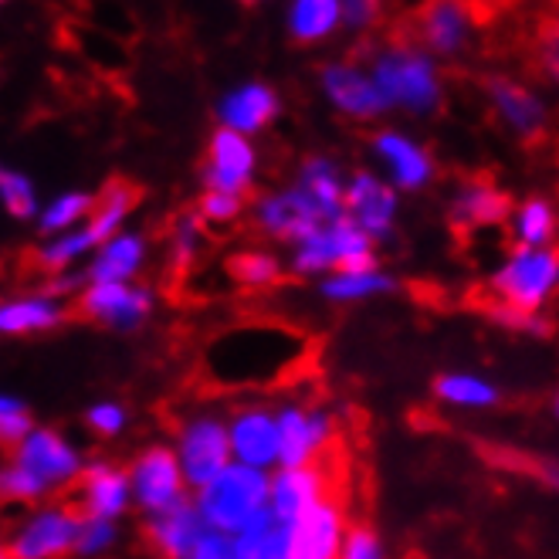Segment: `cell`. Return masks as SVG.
<instances>
[{
  "instance_id": "6da1fadb",
  "label": "cell",
  "mask_w": 559,
  "mask_h": 559,
  "mask_svg": "<svg viewBox=\"0 0 559 559\" xmlns=\"http://www.w3.org/2000/svg\"><path fill=\"white\" fill-rule=\"evenodd\" d=\"M309 353V340L278 319H241L204 346L201 367L217 390H265L285 380Z\"/></svg>"
},
{
  "instance_id": "7a4b0ae2",
  "label": "cell",
  "mask_w": 559,
  "mask_h": 559,
  "mask_svg": "<svg viewBox=\"0 0 559 559\" xmlns=\"http://www.w3.org/2000/svg\"><path fill=\"white\" fill-rule=\"evenodd\" d=\"M88 457L75 438L51 424H38L24 441L8 448V462L0 468V496L8 506H41L61 491L79 488Z\"/></svg>"
},
{
  "instance_id": "3957f363",
  "label": "cell",
  "mask_w": 559,
  "mask_h": 559,
  "mask_svg": "<svg viewBox=\"0 0 559 559\" xmlns=\"http://www.w3.org/2000/svg\"><path fill=\"white\" fill-rule=\"evenodd\" d=\"M272 499V472L248 468V465H227L217 478L193 491V506L201 509L214 533L235 536L261 512H269Z\"/></svg>"
},
{
  "instance_id": "277c9868",
  "label": "cell",
  "mask_w": 559,
  "mask_h": 559,
  "mask_svg": "<svg viewBox=\"0 0 559 559\" xmlns=\"http://www.w3.org/2000/svg\"><path fill=\"white\" fill-rule=\"evenodd\" d=\"M82 509L69 499H51L21 509L8 525L4 556L11 559H72L82 533Z\"/></svg>"
},
{
  "instance_id": "5b68a950",
  "label": "cell",
  "mask_w": 559,
  "mask_h": 559,
  "mask_svg": "<svg viewBox=\"0 0 559 559\" xmlns=\"http://www.w3.org/2000/svg\"><path fill=\"white\" fill-rule=\"evenodd\" d=\"M488 295L519 312H543L559 295V248H512L488 275Z\"/></svg>"
},
{
  "instance_id": "8992f818",
  "label": "cell",
  "mask_w": 559,
  "mask_h": 559,
  "mask_svg": "<svg viewBox=\"0 0 559 559\" xmlns=\"http://www.w3.org/2000/svg\"><path fill=\"white\" fill-rule=\"evenodd\" d=\"M170 444L177 451V462L187 475V485L197 491L211 478H217L227 465H235L231 431H227V411L221 407H193L183 411L174 424Z\"/></svg>"
},
{
  "instance_id": "52a82bcc",
  "label": "cell",
  "mask_w": 559,
  "mask_h": 559,
  "mask_svg": "<svg viewBox=\"0 0 559 559\" xmlns=\"http://www.w3.org/2000/svg\"><path fill=\"white\" fill-rule=\"evenodd\" d=\"M380 265L377 241L356 227L346 214L322 224L316 235L288 251V272L295 278H325L340 269H373Z\"/></svg>"
},
{
  "instance_id": "ba28073f",
  "label": "cell",
  "mask_w": 559,
  "mask_h": 559,
  "mask_svg": "<svg viewBox=\"0 0 559 559\" xmlns=\"http://www.w3.org/2000/svg\"><path fill=\"white\" fill-rule=\"evenodd\" d=\"M129 481H133V502L136 512L159 515L167 509H177L193 499V488L187 485V475L177 462V451L170 441H153L129 457Z\"/></svg>"
},
{
  "instance_id": "9c48e42d",
  "label": "cell",
  "mask_w": 559,
  "mask_h": 559,
  "mask_svg": "<svg viewBox=\"0 0 559 559\" xmlns=\"http://www.w3.org/2000/svg\"><path fill=\"white\" fill-rule=\"evenodd\" d=\"M278 435H282V457L278 468H306L319 465L333 451L340 424L336 414L316 401H282L275 404Z\"/></svg>"
},
{
  "instance_id": "30bf717a",
  "label": "cell",
  "mask_w": 559,
  "mask_h": 559,
  "mask_svg": "<svg viewBox=\"0 0 559 559\" xmlns=\"http://www.w3.org/2000/svg\"><path fill=\"white\" fill-rule=\"evenodd\" d=\"M322 224H329V217L319 211V204L299 183L261 193L251 201V227L265 241H275V245L295 248L309 235H316Z\"/></svg>"
},
{
  "instance_id": "8fae6325",
  "label": "cell",
  "mask_w": 559,
  "mask_h": 559,
  "mask_svg": "<svg viewBox=\"0 0 559 559\" xmlns=\"http://www.w3.org/2000/svg\"><path fill=\"white\" fill-rule=\"evenodd\" d=\"M393 48L377 61V88L383 92L386 106H404L411 112H431L441 98L435 69L414 45L390 41Z\"/></svg>"
},
{
  "instance_id": "7c38bea8",
  "label": "cell",
  "mask_w": 559,
  "mask_h": 559,
  "mask_svg": "<svg viewBox=\"0 0 559 559\" xmlns=\"http://www.w3.org/2000/svg\"><path fill=\"white\" fill-rule=\"evenodd\" d=\"M79 312L109 329V333H140L156 312V292L140 282H116V285H85L79 295Z\"/></svg>"
},
{
  "instance_id": "4fadbf2b",
  "label": "cell",
  "mask_w": 559,
  "mask_h": 559,
  "mask_svg": "<svg viewBox=\"0 0 559 559\" xmlns=\"http://www.w3.org/2000/svg\"><path fill=\"white\" fill-rule=\"evenodd\" d=\"M227 431H231L235 462L261 472H275L282 457V435L275 404L265 401H238L227 407Z\"/></svg>"
},
{
  "instance_id": "5bb4252c",
  "label": "cell",
  "mask_w": 559,
  "mask_h": 559,
  "mask_svg": "<svg viewBox=\"0 0 559 559\" xmlns=\"http://www.w3.org/2000/svg\"><path fill=\"white\" fill-rule=\"evenodd\" d=\"M75 506L82 509L85 519H109V522H122L129 512H136L129 468L106 454L88 457L85 475L75 488Z\"/></svg>"
},
{
  "instance_id": "9a60e30c",
  "label": "cell",
  "mask_w": 559,
  "mask_h": 559,
  "mask_svg": "<svg viewBox=\"0 0 559 559\" xmlns=\"http://www.w3.org/2000/svg\"><path fill=\"white\" fill-rule=\"evenodd\" d=\"M397 193L401 190L390 180H380L377 174L359 170L346 180V217L356 227H364L380 245L393 235V227H397V214H401Z\"/></svg>"
},
{
  "instance_id": "2e32d148",
  "label": "cell",
  "mask_w": 559,
  "mask_h": 559,
  "mask_svg": "<svg viewBox=\"0 0 559 559\" xmlns=\"http://www.w3.org/2000/svg\"><path fill=\"white\" fill-rule=\"evenodd\" d=\"M254 170L258 156L248 136L235 133V129L221 126L207 143V159H204V190H224V193H241L248 197L254 187Z\"/></svg>"
},
{
  "instance_id": "e0dca14e",
  "label": "cell",
  "mask_w": 559,
  "mask_h": 559,
  "mask_svg": "<svg viewBox=\"0 0 559 559\" xmlns=\"http://www.w3.org/2000/svg\"><path fill=\"white\" fill-rule=\"evenodd\" d=\"M346 506L329 496L312 512H306L292 525V556L288 559H343V546L349 536Z\"/></svg>"
},
{
  "instance_id": "ac0fdd59",
  "label": "cell",
  "mask_w": 559,
  "mask_h": 559,
  "mask_svg": "<svg viewBox=\"0 0 559 559\" xmlns=\"http://www.w3.org/2000/svg\"><path fill=\"white\" fill-rule=\"evenodd\" d=\"M333 496V478H329V468L319 465H306V468H275L272 472V499H269V512L285 522L295 525L306 512H312L319 502H325Z\"/></svg>"
},
{
  "instance_id": "d6986e66",
  "label": "cell",
  "mask_w": 559,
  "mask_h": 559,
  "mask_svg": "<svg viewBox=\"0 0 559 559\" xmlns=\"http://www.w3.org/2000/svg\"><path fill=\"white\" fill-rule=\"evenodd\" d=\"M207 533L211 525L201 515V509L193 506V499L143 519V543L156 559H187Z\"/></svg>"
},
{
  "instance_id": "ffe728a7",
  "label": "cell",
  "mask_w": 559,
  "mask_h": 559,
  "mask_svg": "<svg viewBox=\"0 0 559 559\" xmlns=\"http://www.w3.org/2000/svg\"><path fill=\"white\" fill-rule=\"evenodd\" d=\"M512 201L502 187L491 180H465L457 183L451 204H448V221L457 231H485V227H499L512 217Z\"/></svg>"
},
{
  "instance_id": "44dd1931",
  "label": "cell",
  "mask_w": 559,
  "mask_h": 559,
  "mask_svg": "<svg viewBox=\"0 0 559 559\" xmlns=\"http://www.w3.org/2000/svg\"><path fill=\"white\" fill-rule=\"evenodd\" d=\"M150 265V241L143 231H126L98 245V251L85 261L88 285H116V282H140Z\"/></svg>"
},
{
  "instance_id": "7402d4cb",
  "label": "cell",
  "mask_w": 559,
  "mask_h": 559,
  "mask_svg": "<svg viewBox=\"0 0 559 559\" xmlns=\"http://www.w3.org/2000/svg\"><path fill=\"white\" fill-rule=\"evenodd\" d=\"M64 319H69V306L45 288L11 295V299H4V306H0V336H8V340L45 336V333H55Z\"/></svg>"
},
{
  "instance_id": "603a6c76",
  "label": "cell",
  "mask_w": 559,
  "mask_h": 559,
  "mask_svg": "<svg viewBox=\"0 0 559 559\" xmlns=\"http://www.w3.org/2000/svg\"><path fill=\"white\" fill-rule=\"evenodd\" d=\"M373 153L380 156L390 183L397 190H424L435 180L431 153H427L424 146H417L414 140L401 136V133H377Z\"/></svg>"
},
{
  "instance_id": "cb8c5ba5",
  "label": "cell",
  "mask_w": 559,
  "mask_h": 559,
  "mask_svg": "<svg viewBox=\"0 0 559 559\" xmlns=\"http://www.w3.org/2000/svg\"><path fill=\"white\" fill-rule=\"evenodd\" d=\"M401 288V282L393 278L383 265L373 269H340L333 275H325L316 282L319 299L329 306H359V302H373L383 295H393Z\"/></svg>"
},
{
  "instance_id": "d4e9b609",
  "label": "cell",
  "mask_w": 559,
  "mask_h": 559,
  "mask_svg": "<svg viewBox=\"0 0 559 559\" xmlns=\"http://www.w3.org/2000/svg\"><path fill=\"white\" fill-rule=\"evenodd\" d=\"M322 85H325V95L333 98V106L353 119H373L383 109H390L377 82L367 79L364 72L349 69V64H333V69H325Z\"/></svg>"
},
{
  "instance_id": "484cf974",
  "label": "cell",
  "mask_w": 559,
  "mask_h": 559,
  "mask_svg": "<svg viewBox=\"0 0 559 559\" xmlns=\"http://www.w3.org/2000/svg\"><path fill=\"white\" fill-rule=\"evenodd\" d=\"M435 397L451 411H491L502 404V390L496 380H488L472 370H444L435 377Z\"/></svg>"
},
{
  "instance_id": "4316f807",
  "label": "cell",
  "mask_w": 559,
  "mask_h": 559,
  "mask_svg": "<svg viewBox=\"0 0 559 559\" xmlns=\"http://www.w3.org/2000/svg\"><path fill=\"white\" fill-rule=\"evenodd\" d=\"M488 95H491V106L502 116V122L519 133L522 140H536L546 126V112L536 103V95L530 88H522L509 79H488Z\"/></svg>"
},
{
  "instance_id": "83f0119b",
  "label": "cell",
  "mask_w": 559,
  "mask_h": 559,
  "mask_svg": "<svg viewBox=\"0 0 559 559\" xmlns=\"http://www.w3.org/2000/svg\"><path fill=\"white\" fill-rule=\"evenodd\" d=\"M136 204H140V187H133L129 180H109L103 190H98L95 211L85 221V227L98 245H106L109 238L126 231V221L136 211Z\"/></svg>"
},
{
  "instance_id": "f1b7e54d",
  "label": "cell",
  "mask_w": 559,
  "mask_h": 559,
  "mask_svg": "<svg viewBox=\"0 0 559 559\" xmlns=\"http://www.w3.org/2000/svg\"><path fill=\"white\" fill-rule=\"evenodd\" d=\"M227 278L241 288H251V292H265V288H275L282 285L285 272H288V261L275 251V248H265V245H251V248H241L227 258Z\"/></svg>"
},
{
  "instance_id": "f546056e",
  "label": "cell",
  "mask_w": 559,
  "mask_h": 559,
  "mask_svg": "<svg viewBox=\"0 0 559 559\" xmlns=\"http://www.w3.org/2000/svg\"><path fill=\"white\" fill-rule=\"evenodd\" d=\"M275 112H278V98L265 85H245V88H238L235 95H227L221 103L224 126L235 129V133H241V136L265 129L275 119Z\"/></svg>"
},
{
  "instance_id": "4dcf8cb0",
  "label": "cell",
  "mask_w": 559,
  "mask_h": 559,
  "mask_svg": "<svg viewBox=\"0 0 559 559\" xmlns=\"http://www.w3.org/2000/svg\"><path fill=\"white\" fill-rule=\"evenodd\" d=\"M235 559H288L292 556V525L278 522L272 512H261L241 533L231 536Z\"/></svg>"
},
{
  "instance_id": "1f68e13d",
  "label": "cell",
  "mask_w": 559,
  "mask_h": 559,
  "mask_svg": "<svg viewBox=\"0 0 559 559\" xmlns=\"http://www.w3.org/2000/svg\"><path fill=\"white\" fill-rule=\"evenodd\" d=\"M98 251V241L92 238V231L82 224L69 235H55V238H41L31 251V261L45 272V275H58V272H72V269H85V261Z\"/></svg>"
},
{
  "instance_id": "d6a6232c",
  "label": "cell",
  "mask_w": 559,
  "mask_h": 559,
  "mask_svg": "<svg viewBox=\"0 0 559 559\" xmlns=\"http://www.w3.org/2000/svg\"><path fill=\"white\" fill-rule=\"evenodd\" d=\"M299 187L312 197L329 221H336V217L346 214V180H343V174H340V167L333 159L309 156L302 163V170H299Z\"/></svg>"
},
{
  "instance_id": "836d02e7",
  "label": "cell",
  "mask_w": 559,
  "mask_h": 559,
  "mask_svg": "<svg viewBox=\"0 0 559 559\" xmlns=\"http://www.w3.org/2000/svg\"><path fill=\"white\" fill-rule=\"evenodd\" d=\"M509 227L519 248H549L559 231V217L546 197H530L512 211Z\"/></svg>"
},
{
  "instance_id": "e575fe53",
  "label": "cell",
  "mask_w": 559,
  "mask_h": 559,
  "mask_svg": "<svg viewBox=\"0 0 559 559\" xmlns=\"http://www.w3.org/2000/svg\"><path fill=\"white\" fill-rule=\"evenodd\" d=\"M95 211V197L85 190H69L58 193L55 201H48L38 214V235L41 238H55V235H69L75 227H82Z\"/></svg>"
},
{
  "instance_id": "d590c367",
  "label": "cell",
  "mask_w": 559,
  "mask_h": 559,
  "mask_svg": "<svg viewBox=\"0 0 559 559\" xmlns=\"http://www.w3.org/2000/svg\"><path fill=\"white\" fill-rule=\"evenodd\" d=\"M525 55H530V69L536 75L559 82V4L536 14Z\"/></svg>"
},
{
  "instance_id": "8d00e7d4",
  "label": "cell",
  "mask_w": 559,
  "mask_h": 559,
  "mask_svg": "<svg viewBox=\"0 0 559 559\" xmlns=\"http://www.w3.org/2000/svg\"><path fill=\"white\" fill-rule=\"evenodd\" d=\"M204 221L197 211H187L174 221L170 227V241H167V261L177 275L190 272L204 254Z\"/></svg>"
},
{
  "instance_id": "74e56055",
  "label": "cell",
  "mask_w": 559,
  "mask_h": 559,
  "mask_svg": "<svg viewBox=\"0 0 559 559\" xmlns=\"http://www.w3.org/2000/svg\"><path fill=\"white\" fill-rule=\"evenodd\" d=\"M336 21H340V0H295L288 27L295 41L309 45L325 38L336 27Z\"/></svg>"
},
{
  "instance_id": "f35d334b",
  "label": "cell",
  "mask_w": 559,
  "mask_h": 559,
  "mask_svg": "<svg viewBox=\"0 0 559 559\" xmlns=\"http://www.w3.org/2000/svg\"><path fill=\"white\" fill-rule=\"evenodd\" d=\"M0 201H4V211L14 221H38L41 214V201H38V190L31 183L21 170H4L0 174Z\"/></svg>"
},
{
  "instance_id": "ab89813d",
  "label": "cell",
  "mask_w": 559,
  "mask_h": 559,
  "mask_svg": "<svg viewBox=\"0 0 559 559\" xmlns=\"http://www.w3.org/2000/svg\"><path fill=\"white\" fill-rule=\"evenodd\" d=\"M119 543H122L119 522L85 519L79 533V546H75V559H109L119 549Z\"/></svg>"
},
{
  "instance_id": "60d3db41",
  "label": "cell",
  "mask_w": 559,
  "mask_h": 559,
  "mask_svg": "<svg viewBox=\"0 0 559 559\" xmlns=\"http://www.w3.org/2000/svg\"><path fill=\"white\" fill-rule=\"evenodd\" d=\"M248 211V201L241 193H224V190H204L201 201H197V214L207 227H227L238 224Z\"/></svg>"
},
{
  "instance_id": "b9f144b4",
  "label": "cell",
  "mask_w": 559,
  "mask_h": 559,
  "mask_svg": "<svg viewBox=\"0 0 559 559\" xmlns=\"http://www.w3.org/2000/svg\"><path fill=\"white\" fill-rule=\"evenodd\" d=\"M35 427H38V420L31 414L24 397H17V393H0V441L14 448L17 441H24L31 431H35Z\"/></svg>"
},
{
  "instance_id": "7bdbcfd3",
  "label": "cell",
  "mask_w": 559,
  "mask_h": 559,
  "mask_svg": "<svg viewBox=\"0 0 559 559\" xmlns=\"http://www.w3.org/2000/svg\"><path fill=\"white\" fill-rule=\"evenodd\" d=\"M85 427L95 438H122L126 427H129V407L119 401H98L85 411Z\"/></svg>"
},
{
  "instance_id": "ee69618b",
  "label": "cell",
  "mask_w": 559,
  "mask_h": 559,
  "mask_svg": "<svg viewBox=\"0 0 559 559\" xmlns=\"http://www.w3.org/2000/svg\"><path fill=\"white\" fill-rule=\"evenodd\" d=\"M488 316H491V322H499V325L512 329V333H522V336L543 340V336L552 333V322L543 312H519V309H509V306L496 302V306H488Z\"/></svg>"
},
{
  "instance_id": "f6af8a7d",
  "label": "cell",
  "mask_w": 559,
  "mask_h": 559,
  "mask_svg": "<svg viewBox=\"0 0 559 559\" xmlns=\"http://www.w3.org/2000/svg\"><path fill=\"white\" fill-rule=\"evenodd\" d=\"M343 559H390V552H386L383 536L370 522H353L346 546H343Z\"/></svg>"
},
{
  "instance_id": "bcb514c9",
  "label": "cell",
  "mask_w": 559,
  "mask_h": 559,
  "mask_svg": "<svg viewBox=\"0 0 559 559\" xmlns=\"http://www.w3.org/2000/svg\"><path fill=\"white\" fill-rule=\"evenodd\" d=\"M88 278H85V269H72V272H58V275H45V292L58 295V299H69V295H79L85 292Z\"/></svg>"
},
{
  "instance_id": "7dc6e473",
  "label": "cell",
  "mask_w": 559,
  "mask_h": 559,
  "mask_svg": "<svg viewBox=\"0 0 559 559\" xmlns=\"http://www.w3.org/2000/svg\"><path fill=\"white\" fill-rule=\"evenodd\" d=\"M187 559H235L231 536H227V533H214V530H211L201 543H197V549H193Z\"/></svg>"
},
{
  "instance_id": "c3c4849f",
  "label": "cell",
  "mask_w": 559,
  "mask_h": 559,
  "mask_svg": "<svg viewBox=\"0 0 559 559\" xmlns=\"http://www.w3.org/2000/svg\"><path fill=\"white\" fill-rule=\"evenodd\" d=\"M343 14L353 27H373L380 17V0H343Z\"/></svg>"
},
{
  "instance_id": "681fc988",
  "label": "cell",
  "mask_w": 559,
  "mask_h": 559,
  "mask_svg": "<svg viewBox=\"0 0 559 559\" xmlns=\"http://www.w3.org/2000/svg\"><path fill=\"white\" fill-rule=\"evenodd\" d=\"M533 472H536V478H539L546 488L559 491V462H556V457H539Z\"/></svg>"
},
{
  "instance_id": "f907efd6",
  "label": "cell",
  "mask_w": 559,
  "mask_h": 559,
  "mask_svg": "<svg viewBox=\"0 0 559 559\" xmlns=\"http://www.w3.org/2000/svg\"><path fill=\"white\" fill-rule=\"evenodd\" d=\"M549 411H552V417L559 420V390L552 393V401H549Z\"/></svg>"
},
{
  "instance_id": "816d5d0a",
  "label": "cell",
  "mask_w": 559,
  "mask_h": 559,
  "mask_svg": "<svg viewBox=\"0 0 559 559\" xmlns=\"http://www.w3.org/2000/svg\"><path fill=\"white\" fill-rule=\"evenodd\" d=\"M4 559H11V556H4Z\"/></svg>"
}]
</instances>
